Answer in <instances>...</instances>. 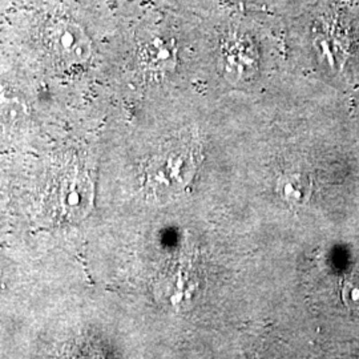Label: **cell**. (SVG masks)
Segmentation results:
<instances>
[{"label": "cell", "mask_w": 359, "mask_h": 359, "mask_svg": "<svg viewBox=\"0 0 359 359\" xmlns=\"http://www.w3.org/2000/svg\"><path fill=\"white\" fill-rule=\"evenodd\" d=\"M44 43L52 56L65 65H84L92 55L87 32L74 22H55L44 31Z\"/></svg>", "instance_id": "1"}, {"label": "cell", "mask_w": 359, "mask_h": 359, "mask_svg": "<svg viewBox=\"0 0 359 359\" xmlns=\"http://www.w3.org/2000/svg\"><path fill=\"white\" fill-rule=\"evenodd\" d=\"M198 149L194 145H180L169 149L161 158V168L157 170V179L169 189L176 191L192 180L198 165Z\"/></svg>", "instance_id": "2"}, {"label": "cell", "mask_w": 359, "mask_h": 359, "mask_svg": "<svg viewBox=\"0 0 359 359\" xmlns=\"http://www.w3.org/2000/svg\"><path fill=\"white\" fill-rule=\"evenodd\" d=\"M224 72L233 81L253 76L258 65V56L253 43L244 36H231L222 47Z\"/></svg>", "instance_id": "3"}, {"label": "cell", "mask_w": 359, "mask_h": 359, "mask_svg": "<svg viewBox=\"0 0 359 359\" xmlns=\"http://www.w3.org/2000/svg\"><path fill=\"white\" fill-rule=\"evenodd\" d=\"M93 203V187L84 175H74L65 180L60 191V206L65 216L84 217Z\"/></svg>", "instance_id": "4"}, {"label": "cell", "mask_w": 359, "mask_h": 359, "mask_svg": "<svg viewBox=\"0 0 359 359\" xmlns=\"http://www.w3.org/2000/svg\"><path fill=\"white\" fill-rule=\"evenodd\" d=\"M277 192L289 204H305L311 193V181L302 173H287L278 180Z\"/></svg>", "instance_id": "5"}, {"label": "cell", "mask_w": 359, "mask_h": 359, "mask_svg": "<svg viewBox=\"0 0 359 359\" xmlns=\"http://www.w3.org/2000/svg\"><path fill=\"white\" fill-rule=\"evenodd\" d=\"M142 60L154 69H164L175 63V51L163 39H154L145 43L142 53Z\"/></svg>", "instance_id": "6"}]
</instances>
